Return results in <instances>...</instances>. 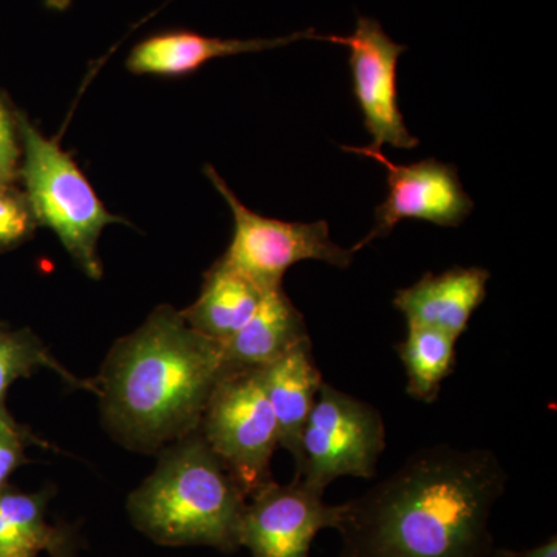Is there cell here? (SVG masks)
Wrapping results in <instances>:
<instances>
[{
    "label": "cell",
    "mask_w": 557,
    "mask_h": 557,
    "mask_svg": "<svg viewBox=\"0 0 557 557\" xmlns=\"http://www.w3.org/2000/svg\"><path fill=\"white\" fill-rule=\"evenodd\" d=\"M508 474L490 449L424 448L341 505V557H494Z\"/></svg>",
    "instance_id": "1"
},
{
    "label": "cell",
    "mask_w": 557,
    "mask_h": 557,
    "mask_svg": "<svg viewBox=\"0 0 557 557\" xmlns=\"http://www.w3.org/2000/svg\"><path fill=\"white\" fill-rule=\"evenodd\" d=\"M226 375L222 344L190 327L182 311L161 306L113 346L95 384L113 437L153 453L200 428Z\"/></svg>",
    "instance_id": "2"
},
{
    "label": "cell",
    "mask_w": 557,
    "mask_h": 557,
    "mask_svg": "<svg viewBox=\"0 0 557 557\" xmlns=\"http://www.w3.org/2000/svg\"><path fill=\"white\" fill-rule=\"evenodd\" d=\"M248 497L200 429L161 453L156 471L127 498L139 533L164 547L240 548Z\"/></svg>",
    "instance_id": "3"
},
{
    "label": "cell",
    "mask_w": 557,
    "mask_h": 557,
    "mask_svg": "<svg viewBox=\"0 0 557 557\" xmlns=\"http://www.w3.org/2000/svg\"><path fill=\"white\" fill-rule=\"evenodd\" d=\"M22 163L20 178L36 225L53 230L69 255L91 278L102 276L98 240L106 226L126 223L110 214L78 164L20 112Z\"/></svg>",
    "instance_id": "4"
},
{
    "label": "cell",
    "mask_w": 557,
    "mask_h": 557,
    "mask_svg": "<svg viewBox=\"0 0 557 557\" xmlns=\"http://www.w3.org/2000/svg\"><path fill=\"white\" fill-rule=\"evenodd\" d=\"M302 465L295 480L324 496L339 478H375L386 426L375 406L322 383L304 428Z\"/></svg>",
    "instance_id": "5"
},
{
    "label": "cell",
    "mask_w": 557,
    "mask_h": 557,
    "mask_svg": "<svg viewBox=\"0 0 557 557\" xmlns=\"http://www.w3.org/2000/svg\"><path fill=\"white\" fill-rule=\"evenodd\" d=\"M205 174L233 212V239L222 259L263 292L282 287L284 274L304 260L343 270L354 262L357 252L332 240L325 220L302 223L263 218L237 199L214 168H205Z\"/></svg>",
    "instance_id": "6"
},
{
    "label": "cell",
    "mask_w": 557,
    "mask_h": 557,
    "mask_svg": "<svg viewBox=\"0 0 557 557\" xmlns=\"http://www.w3.org/2000/svg\"><path fill=\"white\" fill-rule=\"evenodd\" d=\"M200 432L248 498L273 482L271 458L278 445L276 417L259 370L223 376L212 392Z\"/></svg>",
    "instance_id": "7"
},
{
    "label": "cell",
    "mask_w": 557,
    "mask_h": 557,
    "mask_svg": "<svg viewBox=\"0 0 557 557\" xmlns=\"http://www.w3.org/2000/svg\"><path fill=\"white\" fill-rule=\"evenodd\" d=\"M346 152L379 161L387 171V196L376 208L375 223L358 242L355 252L384 239L403 220H423L432 225L460 226L474 209L456 166L435 159L412 164H395L372 146H343Z\"/></svg>",
    "instance_id": "8"
},
{
    "label": "cell",
    "mask_w": 557,
    "mask_h": 557,
    "mask_svg": "<svg viewBox=\"0 0 557 557\" xmlns=\"http://www.w3.org/2000/svg\"><path fill=\"white\" fill-rule=\"evenodd\" d=\"M348 50L351 91L362 115L372 148L416 149L420 139L410 134L398 104V62L406 47L395 42L379 21L359 17L347 36H317Z\"/></svg>",
    "instance_id": "9"
},
{
    "label": "cell",
    "mask_w": 557,
    "mask_h": 557,
    "mask_svg": "<svg viewBox=\"0 0 557 557\" xmlns=\"http://www.w3.org/2000/svg\"><path fill=\"white\" fill-rule=\"evenodd\" d=\"M341 505H329L299 480L270 482L248 498L240 523V548L251 557H310L324 530H336Z\"/></svg>",
    "instance_id": "10"
},
{
    "label": "cell",
    "mask_w": 557,
    "mask_h": 557,
    "mask_svg": "<svg viewBox=\"0 0 557 557\" xmlns=\"http://www.w3.org/2000/svg\"><path fill=\"white\" fill-rule=\"evenodd\" d=\"M490 278V271L480 267L426 273L410 287L398 289L394 307L406 324L438 330L458 339L485 300Z\"/></svg>",
    "instance_id": "11"
},
{
    "label": "cell",
    "mask_w": 557,
    "mask_h": 557,
    "mask_svg": "<svg viewBox=\"0 0 557 557\" xmlns=\"http://www.w3.org/2000/svg\"><path fill=\"white\" fill-rule=\"evenodd\" d=\"M317 36L313 30L258 39L208 38L193 32L160 33L135 46L126 65L134 75L185 76L220 58L273 50Z\"/></svg>",
    "instance_id": "12"
},
{
    "label": "cell",
    "mask_w": 557,
    "mask_h": 557,
    "mask_svg": "<svg viewBox=\"0 0 557 557\" xmlns=\"http://www.w3.org/2000/svg\"><path fill=\"white\" fill-rule=\"evenodd\" d=\"M259 373L276 417L278 445L292 454L298 472L302 465L300 440L304 428L317 401L319 388L324 383L314 361L311 341H302L284 357L260 369Z\"/></svg>",
    "instance_id": "13"
},
{
    "label": "cell",
    "mask_w": 557,
    "mask_h": 557,
    "mask_svg": "<svg viewBox=\"0 0 557 557\" xmlns=\"http://www.w3.org/2000/svg\"><path fill=\"white\" fill-rule=\"evenodd\" d=\"M310 339L304 314L284 288L267 289L247 324L222 344L228 373L260 370Z\"/></svg>",
    "instance_id": "14"
},
{
    "label": "cell",
    "mask_w": 557,
    "mask_h": 557,
    "mask_svg": "<svg viewBox=\"0 0 557 557\" xmlns=\"http://www.w3.org/2000/svg\"><path fill=\"white\" fill-rule=\"evenodd\" d=\"M263 289L222 258L207 271L199 298L183 318L200 335L225 344L258 310Z\"/></svg>",
    "instance_id": "15"
},
{
    "label": "cell",
    "mask_w": 557,
    "mask_h": 557,
    "mask_svg": "<svg viewBox=\"0 0 557 557\" xmlns=\"http://www.w3.org/2000/svg\"><path fill=\"white\" fill-rule=\"evenodd\" d=\"M49 496L0 487V557H76L73 534L47 518Z\"/></svg>",
    "instance_id": "16"
},
{
    "label": "cell",
    "mask_w": 557,
    "mask_h": 557,
    "mask_svg": "<svg viewBox=\"0 0 557 557\" xmlns=\"http://www.w3.org/2000/svg\"><path fill=\"white\" fill-rule=\"evenodd\" d=\"M457 339L438 330L408 325V335L397 344L406 373L408 394L423 403H434L456 366Z\"/></svg>",
    "instance_id": "17"
},
{
    "label": "cell",
    "mask_w": 557,
    "mask_h": 557,
    "mask_svg": "<svg viewBox=\"0 0 557 557\" xmlns=\"http://www.w3.org/2000/svg\"><path fill=\"white\" fill-rule=\"evenodd\" d=\"M40 369L58 373L70 386L87 388L97 394L95 381L76 379L54 359L49 348L30 330H10L0 324V413H7L3 403L11 384Z\"/></svg>",
    "instance_id": "18"
},
{
    "label": "cell",
    "mask_w": 557,
    "mask_h": 557,
    "mask_svg": "<svg viewBox=\"0 0 557 557\" xmlns=\"http://www.w3.org/2000/svg\"><path fill=\"white\" fill-rule=\"evenodd\" d=\"M27 197L16 185H0V252L20 247L35 231Z\"/></svg>",
    "instance_id": "19"
},
{
    "label": "cell",
    "mask_w": 557,
    "mask_h": 557,
    "mask_svg": "<svg viewBox=\"0 0 557 557\" xmlns=\"http://www.w3.org/2000/svg\"><path fill=\"white\" fill-rule=\"evenodd\" d=\"M22 163L20 110L0 90V185H16Z\"/></svg>",
    "instance_id": "20"
},
{
    "label": "cell",
    "mask_w": 557,
    "mask_h": 557,
    "mask_svg": "<svg viewBox=\"0 0 557 557\" xmlns=\"http://www.w3.org/2000/svg\"><path fill=\"white\" fill-rule=\"evenodd\" d=\"M30 442L42 443L20 426L9 412L0 413V487L9 485L11 474L25 463V448Z\"/></svg>",
    "instance_id": "21"
},
{
    "label": "cell",
    "mask_w": 557,
    "mask_h": 557,
    "mask_svg": "<svg viewBox=\"0 0 557 557\" xmlns=\"http://www.w3.org/2000/svg\"><path fill=\"white\" fill-rule=\"evenodd\" d=\"M494 557H557V536L553 534L547 541L528 549H494Z\"/></svg>",
    "instance_id": "22"
}]
</instances>
